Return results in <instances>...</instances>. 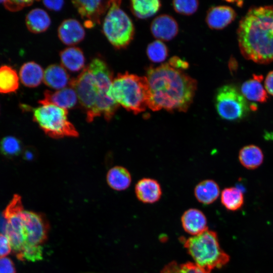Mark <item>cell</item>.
Returning <instances> with one entry per match:
<instances>
[{
    "label": "cell",
    "instance_id": "6da1fadb",
    "mask_svg": "<svg viewBox=\"0 0 273 273\" xmlns=\"http://www.w3.org/2000/svg\"><path fill=\"white\" fill-rule=\"evenodd\" d=\"M113 79V72L108 65L98 57L77 77L71 79L69 86L75 90L87 122L101 116L109 121L114 116L119 105L110 95Z\"/></svg>",
    "mask_w": 273,
    "mask_h": 273
},
{
    "label": "cell",
    "instance_id": "7a4b0ae2",
    "mask_svg": "<svg viewBox=\"0 0 273 273\" xmlns=\"http://www.w3.org/2000/svg\"><path fill=\"white\" fill-rule=\"evenodd\" d=\"M150 94L148 107L153 111L186 112L192 103L197 81L168 63L147 69Z\"/></svg>",
    "mask_w": 273,
    "mask_h": 273
},
{
    "label": "cell",
    "instance_id": "3957f363",
    "mask_svg": "<svg viewBox=\"0 0 273 273\" xmlns=\"http://www.w3.org/2000/svg\"><path fill=\"white\" fill-rule=\"evenodd\" d=\"M237 36L245 59L259 64L273 61V6L250 8L239 22Z\"/></svg>",
    "mask_w": 273,
    "mask_h": 273
},
{
    "label": "cell",
    "instance_id": "277c9868",
    "mask_svg": "<svg viewBox=\"0 0 273 273\" xmlns=\"http://www.w3.org/2000/svg\"><path fill=\"white\" fill-rule=\"evenodd\" d=\"M149 86L146 76L126 72L114 78L110 92L112 98L128 111L136 114L148 107Z\"/></svg>",
    "mask_w": 273,
    "mask_h": 273
},
{
    "label": "cell",
    "instance_id": "5b68a950",
    "mask_svg": "<svg viewBox=\"0 0 273 273\" xmlns=\"http://www.w3.org/2000/svg\"><path fill=\"white\" fill-rule=\"evenodd\" d=\"M184 243L195 263L207 272L221 268L230 260L229 255L220 246L217 234L208 229L185 240Z\"/></svg>",
    "mask_w": 273,
    "mask_h": 273
},
{
    "label": "cell",
    "instance_id": "8992f818",
    "mask_svg": "<svg viewBox=\"0 0 273 273\" xmlns=\"http://www.w3.org/2000/svg\"><path fill=\"white\" fill-rule=\"evenodd\" d=\"M67 115V110L51 104H42L33 109L34 121L45 133L55 139L78 136Z\"/></svg>",
    "mask_w": 273,
    "mask_h": 273
},
{
    "label": "cell",
    "instance_id": "52a82bcc",
    "mask_svg": "<svg viewBox=\"0 0 273 273\" xmlns=\"http://www.w3.org/2000/svg\"><path fill=\"white\" fill-rule=\"evenodd\" d=\"M121 1H110L104 18L103 31L104 35L116 49L127 47L134 34L133 24L128 16L120 8Z\"/></svg>",
    "mask_w": 273,
    "mask_h": 273
},
{
    "label": "cell",
    "instance_id": "ba28073f",
    "mask_svg": "<svg viewBox=\"0 0 273 273\" xmlns=\"http://www.w3.org/2000/svg\"><path fill=\"white\" fill-rule=\"evenodd\" d=\"M215 106L219 116L230 121L242 120L252 109L241 93L230 84L224 85L217 90Z\"/></svg>",
    "mask_w": 273,
    "mask_h": 273
},
{
    "label": "cell",
    "instance_id": "9c48e42d",
    "mask_svg": "<svg viewBox=\"0 0 273 273\" xmlns=\"http://www.w3.org/2000/svg\"><path fill=\"white\" fill-rule=\"evenodd\" d=\"M23 210L21 196L15 194L3 212V216L6 220L5 235L9 239L13 253L17 259L25 245L22 216Z\"/></svg>",
    "mask_w": 273,
    "mask_h": 273
},
{
    "label": "cell",
    "instance_id": "30bf717a",
    "mask_svg": "<svg viewBox=\"0 0 273 273\" xmlns=\"http://www.w3.org/2000/svg\"><path fill=\"white\" fill-rule=\"evenodd\" d=\"M22 216L24 221L25 247L18 259L27 249L41 246L47 238L48 225L42 216L36 212L23 210Z\"/></svg>",
    "mask_w": 273,
    "mask_h": 273
},
{
    "label": "cell",
    "instance_id": "8fae6325",
    "mask_svg": "<svg viewBox=\"0 0 273 273\" xmlns=\"http://www.w3.org/2000/svg\"><path fill=\"white\" fill-rule=\"evenodd\" d=\"M72 3L87 28L93 27L100 23L101 17L108 10L110 5V1L101 0H77Z\"/></svg>",
    "mask_w": 273,
    "mask_h": 273
},
{
    "label": "cell",
    "instance_id": "7c38bea8",
    "mask_svg": "<svg viewBox=\"0 0 273 273\" xmlns=\"http://www.w3.org/2000/svg\"><path fill=\"white\" fill-rule=\"evenodd\" d=\"M150 29L154 37L161 41L171 40L177 35L178 31L175 20L166 14L156 17L151 23Z\"/></svg>",
    "mask_w": 273,
    "mask_h": 273
},
{
    "label": "cell",
    "instance_id": "4fadbf2b",
    "mask_svg": "<svg viewBox=\"0 0 273 273\" xmlns=\"http://www.w3.org/2000/svg\"><path fill=\"white\" fill-rule=\"evenodd\" d=\"M77 101L75 90L69 86L55 92L46 90L44 92V98L39 100L38 103L51 104L68 110L74 108Z\"/></svg>",
    "mask_w": 273,
    "mask_h": 273
},
{
    "label": "cell",
    "instance_id": "5bb4252c",
    "mask_svg": "<svg viewBox=\"0 0 273 273\" xmlns=\"http://www.w3.org/2000/svg\"><path fill=\"white\" fill-rule=\"evenodd\" d=\"M236 17L235 11L228 6L211 7L208 11L206 22L212 29L220 30L226 27Z\"/></svg>",
    "mask_w": 273,
    "mask_h": 273
},
{
    "label": "cell",
    "instance_id": "9a60e30c",
    "mask_svg": "<svg viewBox=\"0 0 273 273\" xmlns=\"http://www.w3.org/2000/svg\"><path fill=\"white\" fill-rule=\"evenodd\" d=\"M60 40L68 46H74L81 41L85 36V30L81 23L74 19L64 20L58 29Z\"/></svg>",
    "mask_w": 273,
    "mask_h": 273
},
{
    "label": "cell",
    "instance_id": "2e32d148",
    "mask_svg": "<svg viewBox=\"0 0 273 273\" xmlns=\"http://www.w3.org/2000/svg\"><path fill=\"white\" fill-rule=\"evenodd\" d=\"M135 193L140 201L151 204L157 202L162 194L159 182L151 178H143L139 180L135 185Z\"/></svg>",
    "mask_w": 273,
    "mask_h": 273
},
{
    "label": "cell",
    "instance_id": "e0dca14e",
    "mask_svg": "<svg viewBox=\"0 0 273 273\" xmlns=\"http://www.w3.org/2000/svg\"><path fill=\"white\" fill-rule=\"evenodd\" d=\"M181 221L184 230L193 236L208 229L205 215L197 209L191 208L186 210L181 216Z\"/></svg>",
    "mask_w": 273,
    "mask_h": 273
},
{
    "label": "cell",
    "instance_id": "ac0fdd59",
    "mask_svg": "<svg viewBox=\"0 0 273 273\" xmlns=\"http://www.w3.org/2000/svg\"><path fill=\"white\" fill-rule=\"evenodd\" d=\"M71 79L69 75L62 65L52 64L44 70L43 81L49 87L60 90L69 85Z\"/></svg>",
    "mask_w": 273,
    "mask_h": 273
},
{
    "label": "cell",
    "instance_id": "d6986e66",
    "mask_svg": "<svg viewBox=\"0 0 273 273\" xmlns=\"http://www.w3.org/2000/svg\"><path fill=\"white\" fill-rule=\"evenodd\" d=\"M60 58L62 66L70 71L77 72L85 68V57L78 47H70L63 50Z\"/></svg>",
    "mask_w": 273,
    "mask_h": 273
},
{
    "label": "cell",
    "instance_id": "ffe728a7",
    "mask_svg": "<svg viewBox=\"0 0 273 273\" xmlns=\"http://www.w3.org/2000/svg\"><path fill=\"white\" fill-rule=\"evenodd\" d=\"M262 77L255 76L245 81L241 87V93L248 101L263 103L268 98L267 92L261 83Z\"/></svg>",
    "mask_w": 273,
    "mask_h": 273
},
{
    "label": "cell",
    "instance_id": "44dd1931",
    "mask_svg": "<svg viewBox=\"0 0 273 273\" xmlns=\"http://www.w3.org/2000/svg\"><path fill=\"white\" fill-rule=\"evenodd\" d=\"M44 71L37 63L31 61L24 63L19 71V78L23 85L29 87L38 86L43 80Z\"/></svg>",
    "mask_w": 273,
    "mask_h": 273
},
{
    "label": "cell",
    "instance_id": "7402d4cb",
    "mask_svg": "<svg viewBox=\"0 0 273 273\" xmlns=\"http://www.w3.org/2000/svg\"><path fill=\"white\" fill-rule=\"evenodd\" d=\"M220 189L218 185L212 179H205L198 183L194 189L196 199L205 205L213 203L218 197Z\"/></svg>",
    "mask_w": 273,
    "mask_h": 273
},
{
    "label": "cell",
    "instance_id": "603a6c76",
    "mask_svg": "<svg viewBox=\"0 0 273 273\" xmlns=\"http://www.w3.org/2000/svg\"><path fill=\"white\" fill-rule=\"evenodd\" d=\"M27 29L34 33L46 31L50 27L51 20L48 14L43 9L36 8L31 10L26 17Z\"/></svg>",
    "mask_w": 273,
    "mask_h": 273
},
{
    "label": "cell",
    "instance_id": "cb8c5ba5",
    "mask_svg": "<svg viewBox=\"0 0 273 273\" xmlns=\"http://www.w3.org/2000/svg\"><path fill=\"white\" fill-rule=\"evenodd\" d=\"M264 158L261 149L254 145L243 147L239 151V160L240 163L248 169H255L262 163Z\"/></svg>",
    "mask_w": 273,
    "mask_h": 273
},
{
    "label": "cell",
    "instance_id": "d4e9b609",
    "mask_svg": "<svg viewBox=\"0 0 273 273\" xmlns=\"http://www.w3.org/2000/svg\"><path fill=\"white\" fill-rule=\"evenodd\" d=\"M108 185L113 190L122 191L127 189L131 177L128 170L124 167L116 166L111 168L107 174Z\"/></svg>",
    "mask_w": 273,
    "mask_h": 273
},
{
    "label": "cell",
    "instance_id": "484cf974",
    "mask_svg": "<svg viewBox=\"0 0 273 273\" xmlns=\"http://www.w3.org/2000/svg\"><path fill=\"white\" fill-rule=\"evenodd\" d=\"M19 77L17 71L8 65L0 67V93L15 92L19 86Z\"/></svg>",
    "mask_w": 273,
    "mask_h": 273
},
{
    "label": "cell",
    "instance_id": "4316f807",
    "mask_svg": "<svg viewBox=\"0 0 273 273\" xmlns=\"http://www.w3.org/2000/svg\"><path fill=\"white\" fill-rule=\"evenodd\" d=\"M161 6V2L158 0H133L130 2L131 12L139 19H146L155 15Z\"/></svg>",
    "mask_w": 273,
    "mask_h": 273
},
{
    "label": "cell",
    "instance_id": "83f0119b",
    "mask_svg": "<svg viewBox=\"0 0 273 273\" xmlns=\"http://www.w3.org/2000/svg\"><path fill=\"white\" fill-rule=\"evenodd\" d=\"M221 202L228 210H238L244 204L243 193L241 189L237 187L226 188L221 192Z\"/></svg>",
    "mask_w": 273,
    "mask_h": 273
},
{
    "label": "cell",
    "instance_id": "f1b7e54d",
    "mask_svg": "<svg viewBox=\"0 0 273 273\" xmlns=\"http://www.w3.org/2000/svg\"><path fill=\"white\" fill-rule=\"evenodd\" d=\"M21 150V143L15 136H7L0 141V152L7 158H14L18 156Z\"/></svg>",
    "mask_w": 273,
    "mask_h": 273
},
{
    "label": "cell",
    "instance_id": "f546056e",
    "mask_svg": "<svg viewBox=\"0 0 273 273\" xmlns=\"http://www.w3.org/2000/svg\"><path fill=\"white\" fill-rule=\"evenodd\" d=\"M160 273H208L197 266L195 263L188 262L178 263L171 261L167 264Z\"/></svg>",
    "mask_w": 273,
    "mask_h": 273
},
{
    "label": "cell",
    "instance_id": "4dcf8cb0",
    "mask_svg": "<svg viewBox=\"0 0 273 273\" xmlns=\"http://www.w3.org/2000/svg\"><path fill=\"white\" fill-rule=\"evenodd\" d=\"M146 52L149 60L154 63L163 62L168 55L167 47L159 40H155L149 44Z\"/></svg>",
    "mask_w": 273,
    "mask_h": 273
},
{
    "label": "cell",
    "instance_id": "1f68e13d",
    "mask_svg": "<svg viewBox=\"0 0 273 273\" xmlns=\"http://www.w3.org/2000/svg\"><path fill=\"white\" fill-rule=\"evenodd\" d=\"M172 6L177 13L184 15H190L197 11L199 2L192 0H176L172 2Z\"/></svg>",
    "mask_w": 273,
    "mask_h": 273
},
{
    "label": "cell",
    "instance_id": "d6a6232c",
    "mask_svg": "<svg viewBox=\"0 0 273 273\" xmlns=\"http://www.w3.org/2000/svg\"><path fill=\"white\" fill-rule=\"evenodd\" d=\"M33 3V1H5L4 5L9 11L16 12L31 5Z\"/></svg>",
    "mask_w": 273,
    "mask_h": 273
},
{
    "label": "cell",
    "instance_id": "836d02e7",
    "mask_svg": "<svg viewBox=\"0 0 273 273\" xmlns=\"http://www.w3.org/2000/svg\"><path fill=\"white\" fill-rule=\"evenodd\" d=\"M12 251L9 239L5 235L0 233V258L6 257Z\"/></svg>",
    "mask_w": 273,
    "mask_h": 273
},
{
    "label": "cell",
    "instance_id": "e575fe53",
    "mask_svg": "<svg viewBox=\"0 0 273 273\" xmlns=\"http://www.w3.org/2000/svg\"><path fill=\"white\" fill-rule=\"evenodd\" d=\"M13 261L8 257L0 258V273H16Z\"/></svg>",
    "mask_w": 273,
    "mask_h": 273
},
{
    "label": "cell",
    "instance_id": "d590c367",
    "mask_svg": "<svg viewBox=\"0 0 273 273\" xmlns=\"http://www.w3.org/2000/svg\"><path fill=\"white\" fill-rule=\"evenodd\" d=\"M168 63L172 67L181 70V69H187L189 67V64L187 62L177 56H174L171 58Z\"/></svg>",
    "mask_w": 273,
    "mask_h": 273
},
{
    "label": "cell",
    "instance_id": "8d00e7d4",
    "mask_svg": "<svg viewBox=\"0 0 273 273\" xmlns=\"http://www.w3.org/2000/svg\"><path fill=\"white\" fill-rule=\"evenodd\" d=\"M43 5L48 9L58 11H60L64 5L63 1H43Z\"/></svg>",
    "mask_w": 273,
    "mask_h": 273
},
{
    "label": "cell",
    "instance_id": "74e56055",
    "mask_svg": "<svg viewBox=\"0 0 273 273\" xmlns=\"http://www.w3.org/2000/svg\"><path fill=\"white\" fill-rule=\"evenodd\" d=\"M264 88L267 93L273 96V71L269 72L264 81Z\"/></svg>",
    "mask_w": 273,
    "mask_h": 273
},
{
    "label": "cell",
    "instance_id": "f35d334b",
    "mask_svg": "<svg viewBox=\"0 0 273 273\" xmlns=\"http://www.w3.org/2000/svg\"><path fill=\"white\" fill-rule=\"evenodd\" d=\"M4 1H0V3H4Z\"/></svg>",
    "mask_w": 273,
    "mask_h": 273
}]
</instances>
